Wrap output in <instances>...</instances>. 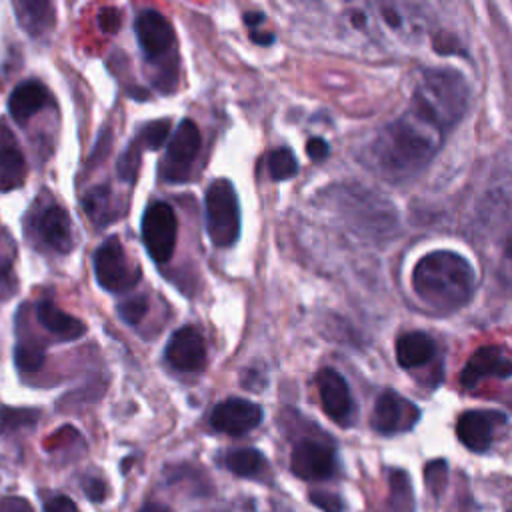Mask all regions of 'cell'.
I'll list each match as a JSON object with an SVG mask.
<instances>
[{"label": "cell", "instance_id": "74e56055", "mask_svg": "<svg viewBox=\"0 0 512 512\" xmlns=\"http://www.w3.org/2000/svg\"><path fill=\"white\" fill-rule=\"evenodd\" d=\"M44 512H78V506L68 496H54L46 502Z\"/></svg>", "mask_w": 512, "mask_h": 512}, {"label": "cell", "instance_id": "2e32d148", "mask_svg": "<svg viewBox=\"0 0 512 512\" xmlns=\"http://www.w3.org/2000/svg\"><path fill=\"white\" fill-rule=\"evenodd\" d=\"M38 232H40L42 240L56 252L66 254L74 246L70 214L60 206H50L42 212V216L38 220Z\"/></svg>", "mask_w": 512, "mask_h": 512}, {"label": "cell", "instance_id": "277c9868", "mask_svg": "<svg viewBox=\"0 0 512 512\" xmlns=\"http://www.w3.org/2000/svg\"><path fill=\"white\" fill-rule=\"evenodd\" d=\"M206 232L214 246L228 248L240 236V204L230 180H214L204 198Z\"/></svg>", "mask_w": 512, "mask_h": 512}, {"label": "cell", "instance_id": "7402d4cb", "mask_svg": "<svg viewBox=\"0 0 512 512\" xmlns=\"http://www.w3.org/2000/svg\"><path fill=\"white\" fill-rule=\"evenodd\" d=\"M26 174V162L18 148L0 150V192L14 190L22 186Z\"/></svg>", "mask_w": 512, "mask_h": 512}, {"label": "cell", "instance_id": "44dd1931", "mask_svg": "<svg viewBox=\"0 0 512 512\" xmlns=\"http://www.w3.org/2000/svg\"><path fill=\"white\" fill-rule=\"evenodd\" d=\"M264 456L256 448H236L224 454V466L242 478H254L264 470Z\"/></svg>", "mask_w": 512, "mask_h": 512}, {"label": "cell", "instance_id": "836d02e7", "mask_svg": "<svg viewBox=\"0 0 512 512\" xmlns=\"http://www.w3.org/2000/svg\"><path fill=\"white\" fill-rule=\"evenodd\" d=\"M380 18L390 30H402L404 28V12L396 4H380Z\"/></svg>", "mask_w": 512, "mask_h": 512}, {"label": "cell", "instance_id": "5bb4252c", "mask_svg": "<svg viewBox=\"0 0 512 512\" xmlns=\"http://www.w3.org/2000/svg\"><path fill=\"white\" fill-rule=\"evenodd\" d=\"M508 376H512V358L498 346H482L468 358L460 382L464 388H474L484 378Z\"/></svg>", "mask_w": 512, "mask_h": 512}, {"label": "cell", "instance_id": "9c48e42d", "mask_svg": "<svg viewBox=\"0 0 512 512\" xmlns=\"http://www.w3.org/2000/svg\"><path fill=\"white\" fill-rule=\"evenodd\" d=\"M292 472L302 480H326L336 472V452L318 440H300L290 456Z\"/></svg>", "mask_w": 512, "mask_h": 512}, {"label": "cell", "instance_id": "484cf974", "mask_svg": "<svg viewBox=\"0 0 512 512\" xmlns=\"http://www.w3.org/2000/svg\"><path fill=\"white\" fill-rule=\"evenodd\" d=\"M46 360L44 348L36 342L30 340H22L14 346V364L18 370L22 372H36L42 368Z\"/></svg>", "mask_w": 512, "mask_h": 512}, {"label": "cell", "instance_id": "9a60e30c", "mask_svg": "<svg viewBox=\"0 0 512 512\" xmlns=\"http://www.w3.org/2000/svg\"><path fill=\"white\" fill-rule=\"evenodd\" d=\"M504 424V414L488 410H468L460 414L456 422L458 440L474 452H484L490 448L494 430Z\"/></svg>", "mask_w": 512, "mask_h": 512}, {"label": "cell", "instance_id": "603a6c76", "mask_svg": "<svg viewBox=\"0 0 512 512\" xmlns=\"http://www.w3.org/2000/svg\"><path fill=\"white\" fill-rule=\"evenodd\" d=\"M40 418V412L34 408H0V432L10 434L22 428H32Z\"/></svg>", "mask_w": 512, "mask_h": 512}, {"label": "cell", "instance_id": "d4e9b609", "mask_svg": "<svg viewBox=\"0 0 512 512\" xmlns=\"http://www.w3.org/2000/svg\"><path fill=\"white\" fill-rule=\"evenodd\" d=\"M82 204H84L86 214H88L98 226H106V222H108L110 218H114L112 212L108 210V206H110V190H108V186H98V188L90 190V194L84 196Z\"/></svg>", "mask_w": 512, "mask_h": 512}, {"label": "cell", "instance_id": "d6986e66", "mask_svg": "<svg viewBox=\"0 0 512 512\" xmlns=\"http://www.w3.org/2000/svg\"><path fill=\"white\" fill-rule=\"evenodd\" d=\"M36 316L48 332L58 334L60 338H66V340H76V338L84 336V332H86V324L82 320H78L76 316L60 310L50 300H42L36 306Z\"/></svg>", "mask_w": 512, "mask_h": 512}, {"label": "cell", "instance_id": "d6a6232c", "mask_svg": "<svg viewBox=\"0 0 512 512\" xmlns=\"http://www.w3.org/2000/svg\"><path fill=\"white\" fill-rule=\"evenodd\" d=\"M500 280L502 284H506L508 288H512V230L504 240V248H502V256H500V268H498Z\"/></svg>", "mask_w": 512, "mask_h": 512}, {"label": "cell", "instance_id": "8fae6325", "mask_svg": "<svg viewBox=\"0 0 512 512\" xmlns=\"http://www.w3.org/2000/svg\"><path fill=\"white\" fill-rule=\"evenodd\" d=\"M318 396L324 412L338 424L348 426L354 414V402L348 382L334 368H322L316 374Z\"/></svg>", "mask_w": 512, "mask_h": 512}, {"label": "cell", "instance_id": "4316f807", "mask_svg": "<svg viewBox=\"0 0 512 512\" xmlns=\"http://www.w3.org/2000/svg\"><path fill=\"white\" fill-rule=\"evenodd\" d=\"M268 174L272 180H288L298 172V162L288 148H276L266 158Z\"/></svg>", "mask_w": 512, "mask_h": 512}, {"label": "cell", "instance_id": "3957f363", "mask_svg": "<svg viewBox=\"0 0 512 512\" xmlns=\"http://www.w3.org/2000/svg\"><path fill=\"white\" fill-rule=\"evenodd\" d=\"M468 100L470 90L462 74L448 68H432L420 76L410 108L424 114L442 132H448L466 114Z\"/></svg>", "mask_w": 512, "mask_h": 512}, {"label": "cell", "instance_id": "4dcf8cb0", "mask_svg": "<svg viewBox=\"0 0 512 512\" xmlns=\"http://www.w3.org/2000/svg\"><path fill=\"white\" fill-rule=\"evenodd\" d=\"M18 290V280L12 270V262L4 256H0V302L8 300L16 294Z\"/></svg>", "mask_w": 512, "mask_h": 512}, {"label": "cell", "instance_id": "f546056e", "mask_svg": "<svg viewBox=\"0 0 512 512\" xmlns=\"http://www.w3.org/2000/svg\"><path fill=\"white\" fill-rule=\"evenodd\" d=\"M138 166H140V148L132 142V146H128L120 160H118V174L124 182H134L136 174H138Z\"/></svg>", "mask_w": 512, "mask_h": 512}, {"label": "cell", "instance_id": "ab89813d", "mask_svg": "<svg viewBox=\"0 0 512 512\" xmlns=\"http://www.w3.org/2000/svg\"><path fill=\"white\" fill-rule=\"evenodd\" d=\"M250 38H252V42H256L260 46H266V44L274 42V36L270 32H260V30H252Z\"/></svg>", "mask_w": 512, "mask_h": 512}, {"label": "cell", "instance_id": "f1b7e54d", "mask_svg": "<svg viewBox=\"0 0 512 512\" xmlns=\"http://www.w3.org/2000/svg\"><path fill=\"white\" fill-rule=\"evenodd\" d=\"M148 312V300L144 294H136V296H130L128 300H122L118 304V316L124 324H138Z\"/></svg>", "mask_w": 512, "mask_h": 512}, {"label": "cell", "instance_id": "ffe728a7", "mask_svg": "<svg viewBox=\"0 0 512 512\" xmlns=\"http://www.w3.org/2000/svg\"><path fill=\"white\" fill-rule=\"evenodd\" d=\"M14 10L18 14V20L22 24V28H26V32L30 36H40L46 30H50L54 26V4L52 2H28V0H20L14 2Z\"/></svg>", "mask_w": 512, "mask_h": 512}, {"label": "cell", "instance_id": "30bf717a", "mask_svg": "<svg viewBox=\"0 0 512 512\" xmlns=\"http://www.w3.org/2000/svg\"><path fill=\"white\" fill-rule=\"evenodd\" d=\"M262 420V408L244 398H226L214 406L210 426L228 436H242Z\"/></svg>", "mask_w": 512, "mask_h": 512}, {"label": "cell", "instance_id": "83f0119b", "mask_svg": "<svg viewBox=\"0 0 512 512\" xmlns=\"http://www.w3.org/2000/svg\"><path fill=\"white\" fill-rule=\"evenodd\" d=\"M170 132V120H154L144 124V128L138 132V136L134 138V144L138 148H148V150H156L160 148Z\"/></svg>", "mask_w": 512, "mask_h": 512}, {"label": "cell", "instance_id": "60d3db41", "mask_svg": "<svg viewBox=\"0 0 512 512\" xmlns=\"http://www.w3.org/2000/svg\"><path fill=\"white\" fill-rule=\"evenodd\" d=\"M138 512H170V508L164 504H158V502H148Z\"/></svg>", "mask_w": 512, "mask_h": 512}, {"label": "cell", "instance_id": "6da1fadb", "mask_svg": "<svg viewBox=\"0 0 512 512\" xmlns=\"http://www.w3.org/2000/svg\"><path fill=\"white\" fill-rule=\"evenodd\" d=\"M444 132L424 114L408 108L382 128L370 148L374 168L388 180L418 174L438 152Z\"/></svg>", "mask_w": 512, "mask_h": 512}, {"label": "cell", "instance_id": "f35d334b", "mask_svg": "<svg viewBox=\"0 0 512 512\" xmlns=\"http://www.w3.org/2000/svg\"><path fill=\"white\" fill-rule=\"evenodd\" d=\"M330 152V146L326 144L324 138H310L308 144H306V154L312 158V160H324Z\"/></svg>", "mask_w": 512, "mask_h": 512}, {"label": "cell", "instance_id": "d590c367", "mask_svg": "<svg viewBox=\"0 0 512 512\" xmlns=\"http://www.w3.org/2000/svg\"><path fill=\"white\" fill-rule=\"evenodd\" d=\"M0 512H34V508L22 496H0Z\"/></svg>", "mask_w": 512, "mask_h": 512}, {"label": "cell", "instance_id": "5b68a950", "mask_svg": "<svg viewBox=\"0 0 512 512\" xmlns=\"http://www.w3.org/2000/svg\"><path fill=\"white\" fill-rule=\"evenodd\" d=\"M96 282L108 292H124L140 280V268L130 264L116 236L106 238L94 252Z\"/></svg>", "mask_w": 512, "mask_h": 512}, {"label": "cell", "instance_id": "8d00e7d4", "mask_svg": "<svg viewBox=\"0 0 512 512\" xmlns=\"http://www.w3.org/2000/svg\"><path fill=\"white\" fill-rule=\"evenodd\" d=\"M84 492L92 502H102L106 498V482L100 478H88L84 482Z\"/></svg>", "mask_w": 512, "mask_h": 512}, {"label": "cell", "instance_id": "cb8c5ba5", "mask_svg": "<svg viewBox=\"0 0 512 512\" xmlns=\"http://www.w3.org/2000/svg\"><path fill=\"white\" fill-rule=\"evenodd\" d=\"M390 498H388V510L390 512H412V490L406 474L402 470H394L390 476Z\"/></svg>", "mask_w": 512, "mask_h": 512}, {"label": "cell", "instance_id": "7a4b0ae2", "mask_svg": "<svg viewBox=\"0 0 512 512\" xmlns=\"http://www.w3.org/2000/svg\"><path fill=\"white\" fill-rule=\"evenodd\" d=\"M412 288L426 306L450 312L472 298L474 270L462 254L434 250L416 262L412 270Z\"/></svg>", "mask_w": 512, "mask_h": 512}, {"label": "cell", "instance_id": "4fadbf2b", "mask_svg": "<svg viewBox=\"0 0 512 512\" xmlns=\"http://www.w3.org/2000/svg\"><path fill=\"white\" fill-rule=\"evenodd\" d=\"M168 364L180 372H198L206 364V344L194 326L178 328L164 350Z\"/></svg>", "mask_w": 512, "mask_h": 512}, {"label": "cell", "instance_id": "52a82bcc", "mask_svg": "<svg viewBox=\"0 0 512 512\" xmlns=\"http://www.w3.org/2000/svg\"><path fill=\"white\" fill-rule=\"evenodd\" d=\"M200 144H202V138H200L198 126L188 118L182 120L168 142L166 158L160 168L162 176L170 182L186 180L188 168L194 162V158L200 150Z\"/></svg>", "mask_w": 512, "mask_h": 512}, {"label": "cell", "instance_id": "e575fe53", "mask_svg": "<svg viewBox=\"0 0 512 512\" xmlns=\"http://www.w3.org/2000/svg\"><path fill=\"white\" fill-rule=\"evenodd\" d=\"M120 24H122V18H120V12H118L116 8L108 6V8H102V10L98 12V26H100L102 32H106V34H116L118 28H120Z\"/></svg>", "mask_w": 512, "mask_h": 512}, {"label": "cell", "instance_id": "8992f818", "mask_svg": "<svg viewBox=\"0 0 512 512\" xmlns=\"http://www.w3.org/2000/svg\"><path fill=\"white\" fill-rule=\"evenodd\" d=\"M178 220L168 202H152L142 216V242L154 262H168L176 248Z\"/></svg>", "mask_w": 512, "mask_h": 512}, {"label": "cell", "instance_id": "ba28073f", "mask_svg": "<svg viewBox=\"0 0 512 512\" xmlns=\"http://www.w3.org/2000/svg\"><path fill=\"white\" fill-rule=\"evenodd\" d=\"M420 420V410L416 404L406 400L394 390H384L374 404L372 426L380 434H398L414 428Z\"/></svg>", "mask_w": 512, "mask_h": 512}, {"label": "cell", "instance_id": "1f68e13d", "mask_svg": "<svg viewBox=\"0 0 512 512\" xmlns=\"http://www.w3.org/2000/svg\"><path fill=\"white\" fill-rule=\"evenodd\" d=\"M308 498L322 512H342V506H344L338 494H332V492H326V490H312L308 494Z\"/></svg>", "mask_w": 512, "mask_h": 512}, {"label": "cell", "instance_id": "e0dca14e", "mask_svg": "<svg viewBox=\"0 0 512 512\" xmlns=\"http://www.w3.org/2000/svg\"><path fill=\"white\" fill-rule=\"evenodd\" d=\"M46 102H48V90L44 88V84L36 80H26L12 90L8 98V112L16 122L24 124L40 108H44Z\"/></svg>", "mask_w": 512, "mask_h": 512}, {"label": "cell", "instance_id": "ac0fdd59", "mask_svg": "<svg viewBox=\"0 0 512 512\" xmlns=\"http://www.w3.org/2000/svg\"><path fill=\"white\" fill-rule=\"evenodd\" d=\"M436 354L434 340L420 330L402 334L396 340V360L402 368H418L428 364Z\"/></svg>", "mask_w": 512, "mask_h": 512}, {"label": "cell", "instance_id": "b9f144b4", "mask_svg": "<svg viewBox=\"0 0 512 512\" xmlns=\"http://www.w3.org/2000/svg\"><path fill=\"white\" fill-rule=\"evenodd\" d=\"M264 20V14H260V12H246L244 14V22L248 24V26H256V24H260Z\"/></svg>", "mask_w": 512, "mask_h": 512}, {"label": "cell", "instance_id": "7c38bea8", "mask_svg": "<svg viewBox=\"0 0 512 512\" xmlns=\"http://www.w3.org/2000/svg\"><path fill=\"white\" fill-rule=\"evenodd\" d=\"M134 32L140 50L148 60H158L166 56L174 46V30L166 16L158 10L150 8L140 12L134 22Z\"/></svg>", "mask_w": 512, "mask_h": 512}]
</instances>
